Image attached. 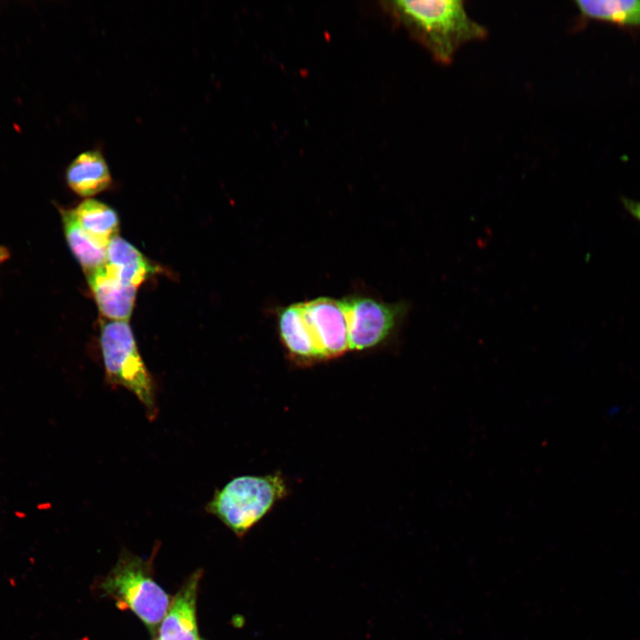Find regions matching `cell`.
Returning <instances> with one entry per match:
<instances>
[{
    "label": "cell",
    "mask_w": 640,
    "mask_h": 640,
    "mask_svg": "<svg viewBox=\"0 0 640 640\" xmlns=\"http://www.w3.org/2000/svg\"><path fill=\"white\" fill-rule=\"evenodd\" d=\"M392 9L441 64H450L463 44L488 34L484 26L468 15L461 0L394 1Z\"/></svg>",
    "instance_id": "6da1fadb"
},
{
    "label": "cell",
    "mask_w": 640,
    "mask_h": 640,
    "mask_svg": "<svg viewBox=\"0 0 640 640\" xmlns=\"http://www.w3.org/2000/svg\"><path fill=\"white\" fill-rule=\"evenodd\" d=\"M288 492L287 482L280 472L238 476L215 489L205 510L243 537Z\"/></svg>",
    "instance_id": "7a4b0ae2"
},
{
    "label": "cell",
    "mask_w": 640,
    "mask_h": 640,
    "mask_svg": "<svg viewBox=\"0 0 640 640\" xmlns=\"http://www.w3.org/2000/svg\"><path fill=\"white\" fill-rule=\"evenodd\" d=\"M100 340L107 382L132 392L145 407L148 418L155 420L158 412L156 385L128 322L104 323Z\"/></svg>",
    "instance_id": "3957f363"
},
{
    "label": "cell",
    "mask_w": 640,
    "mask_h": 640,
    "mask_svg": "<svg viewBox=\"0 0 640 640\" xmlns=\"http://www.w3.org/2000/svg\"><path fill=\"white\" fill-rule=\"evenodd\" d=\"M102 589L150 628L163 621L170 608L169 596L153 580L143 561L133 556L121 557L102 582Z\"/></svg>",
    "instance_id": "277c9868"
},
{
    "label": "cell",
    "mask_w": 640,
    "mask_h": 640,
    "mask_svg": "<svg viewBox=\"0 0 640 640\" xmlns=\"http://www.w3.org/2000/svg\"><path fill=\"white\" fill-rule=\"evenodd\" d=\"M348 323L350 350L374 348L386 340L406 312L405 304H388L368 297L342 300Z\"/></svg>",
    "instance_id": "5b68a950"
},
{
    "label": "cell",
    "mask_w": 640,
    "mask_h": 640,
    "mask_svg": "<svg viewBox=\"0 0 640 640\" xmlns=\"http://www.w3.org/2000/svg\"><path fill=\"white\" fill-rule=\"evenodd\" d=\"M301 305L317 362L339 357L350 350L348 323L342 300L320 297Z\"/></svg>",
    "instance_id": "8992f818"
},
{
    "label": "cell",
    "mask_w": 640,
    "mask_h": 640,
    "mask_svg": "<svg viewBox=\"0 0 640 640\" xmlns=\"http://www.w3.org/2000/svg\"><path fill=\"white\" fill-rule=\"evenodd\" d=\"M86 277L100 313L111 321H127L137 288L123 282L107 263Z\"/></svg>",
    "instance_id": "52a82bcc"
},
{
    "label": "cell",
    "mask_w": 640,
    "mask_h": 640,
    "mask_svg": "<svg viewBox=\"0 0 640 640\" xmlns=\"http://www.w3.org/2000/svg\"><path fill=\"white\" fill-rule=\"evenodd\" d=\"M65 180L75 194L88 198L113 185L109 166L99 148L78 154L68 165Z\"/></svg>",
    "instance_id": "ba28073f"
},
{
    "label": "cell",
    "mask_w": 640,
    "mask_h": 640,
    "mask_svg": "<svg viewBox=\"0 0 640 640\" xmlns=\"http://www.w3.org/2000/svg\"><path fill=\"white\" fill-rule=\"evenodd\" d=\"M201 572L197 571L172 602L159 628L157 640H200L196 620V604Z\"/></svg>",
    "instance_id": "9c48e42d"
},
{
    "label": "cell",
    "mask_w": 640,
    "mask_h": 640,
    "mask_svg": "<svg viewBox=\"0 0 640 640\" xmlns=\"http://www.w3.org/2000/svg\"><path fill=\"white\" fill-rule=\"evenodd\" d=\"M278 331L284 348L295 363L304 365L317 363L301 302L281 309L278 314Z\"/></svg>",
    "instance_id": "30bf717a"
},
{
    "label": "cell",
    "mask_w": 640,
    "mask_h": 640,
    "mask_svg": "<svg viewBox=\"0 0 640 640\" xmlns=\"http://www.w3.org/2000/svg\"><path fill=\"white\" fill-rule=\"evenodd\" d=\"M106 252L107 266L129 285L137 288L156 271L138 249L118 236L110 240Z\"/></svg>",
    "instance_id": "8fae6325"
},
{
    "label": "cell",
    "mask_w": 640,
    "mask_h": 640,
    "mask_svg": "<svg viewBox=\"0 0 640 640\" xmlns=\"http://www.w3.org/2000/svg\"><path fill=\"white\" fill-rule=\"evenodd\" d=\"M72 212L83 230L99 245L107 249L110 240L117 236L119 219L116 212L107 204L87 198Z\"/></svg>",
    "instance_id": "7c38bea8"
},
{
    "label": "cell",
    "mask_w": 640,
    "mask_h": 640,
    "mask_svg": "<svg viewBox=\"0 0 640 640\" xmlns=\"http://www.w3.org/2000/svg\"><path fill=\"white\" fill-rule=\"evenodd\" d=\"M61 217L68 244L86 276L107 263L106 248L95 243L80 227L72 209H62Z\"/></svg>",
    "instance_id": "4fadbf2b"
},
{
    "label": "cell",
    "mask_w": 640,
    "mask_h": 640,
    "mask_svg": "<svg viewBox=\"0 0 640 640\" xmlns=\"http://www.w3.org/2000/svg\"><path fill=\"white\" fill-rule=\"evenodd\" d=\"M574 3L584 18L640 26V0H578Z\"/></svg>",
    "instance_id": "5bb4252c"
},
{
    "label": "cell",
    "mask_w": 640,
    "mask_h": 640,
    "mask_svg": "<svg viewBox=\"0 0 640 640\" xmlns=\"http://www.w3.org/2000/svg\"><path fill=\"white\" fill-rule=\"evenodd\" d=\"M621 203L625 210L637 221L640 222V201L621 197Z\"/></svg>",
    "instance_id": "9a60e30c"
},
{
    "label": "cell",
    "mask_w": 640,
    "mask_h": 640,
    "mask_svg": "<svg viewBox=\"0 0 640 640\" xmlns=\"http://www.w3.org/2000/svg\"><path fill=\"white\" fill-rule=\"evenodd\" d=\"M10 256L9 251L4 246L0 245V265L4 262Z\"/></svg>",
    "instance_id": "2e32d148"
}]
</instances>
